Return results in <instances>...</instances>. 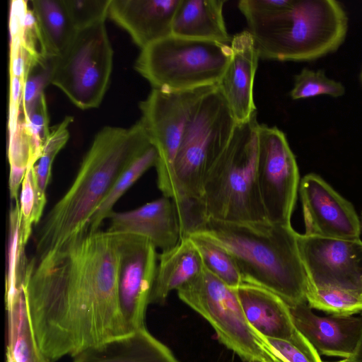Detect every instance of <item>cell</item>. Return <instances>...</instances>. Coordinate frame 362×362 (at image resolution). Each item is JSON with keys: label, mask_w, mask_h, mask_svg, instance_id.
<instances>
[{"label": "cell", "mask_w": 362, "mask_h": 362, "mask_svg": "<svg viewBox=\"0 0 362 362\" xmlns=\"http://www.w3.org/2000/svg\"><path fill=\"white\" fill-rule=\"evenodd\" d=\"M118 259L115 233L99 230L28 262V316L51 361L133 332L119 305Z\"/></svg>", "instance_id": "cell-1"}, {"label": "cell", "mask_w": 362, "mask_h": 362, "mask_svg": "<svg viewBox=\"0 0 362 362\" xmlns=\"http://www.w3.org/2000/svg\"><path fill=\"white\" fill-rule=\"evenodd\" d=\"M151 145L140 119L129 128H103L73 183L42 221L36 236L35 257L88 233L92 216L119 175Z\"/></svg>", "instance_id": "cell-2"}, {"label": "cell", "mask_w": 362, "mask_h": 362, "mask_svg": "<svg viewBox=\"0 0 362 362\" xmlns=\"http://www.w3.org/2000/svg\"><path fill=\"white\" fill-rule=\"evenodd\" d=\"M193 233H203L234 258L243 282L268 289L289 306L307 303L308 278L298 234L291 226L204 219Z\"/></svg>", "instance_id": "cell-3"}, {"label": "cell", "mask_w": 362, "mask_h": 362, "mask_svg": "<svg viewBox=\"0 0 362 362\" xmlns=\"http://www.w3.org/2000/svg\"><path fill=\"white\" fill-rule=\"evenodd\" d=\"M260 59L312 61L335 52L348 29L334 0H289L276 13L247 22Z\"/></svg>", "instance_id": "cell-4"}, {"label": "cell", "mask_w": 362, "mask_h": 362, "mask_svg": "<svg viewBox=\"0 0 362 362\" xmlns=\"http://www.w3.org/2000/svg\"><path fill=\"white\" fill-rule=\"evenodd\" d=\"M257 115L237 123L228 145L206 172L197 202L202 221L269 222L257 180Z\"/></svg>", "instance_id": "cell-5"}, {"label": "cell", "mask_w": 362, "mask_h": 362, "mask_svg": "<svg viewBox=\"0 0 362 362\" xmlns=\"http://www.w3.org/2000/svg\"><path fill=\"white\" fill-rule=\"evenodd\" d=\"M231 57L230 44L171 35L141 49L134 68L153 88L182 91L217 85Z\"/></svg>", "instance_id": "cell-6"}, {"label": "cell", "mask_w": 362, "mask_h": 362, "mask_svg": "<svg viewBox=\"0 0 362 362\" xmlns=\"http://www.w3.org/2000/svg\"><path fill=\"white\" fill-rule=\"evenodd\" d=\"M236 124L217 84L201 100L178 148L175 161L178 193L176 207L199 202L206 172L228 145Z\"/></svg>", "instance_id": "cell-7"}, {"label": "cell", "mask_w": 362, "mask_h": 362, "mask_svg": "<svg viewBox=\"0 0 362 362\" xmlns=\"http://www.w3.org/2000/svg\"><path fill=\"white\" fill-rule=\"evenodd\" d=\"M179 298L204 317L218 340L247 362H287L248 322L235 288L204 267L179 288Z\"/></svg>", "instance_id": "cell-8"}, {"label": "cell", "mask_w": 362, "mask_h": 362, "mask_svg": "<svg viewBox=\"0 0 362 362\" xmlns=\"http://www.w3.org/2000/svg\"><path fill=\"white\" fill-rule=\"evenodd\" d=\"M113 50L105 23L76 30L66 49L52 59L51 84L81 110L97 107L107 89Z\"/></svg>", "instance_id": "cell-9"}, {"label": "cell", "mask_w": 362, "mask_h": 362, "mask_svg": "<svg viewBox=\"0 0 362 362\" xmlns=\"http://www.w3.org/2000/svg\"><path fill=\"white\" fill-rule=\"evenodd\" d=\"M214 86L175 92L153 88L140 103V120L158 153V187L174 202L178 199L175 161L179 146L194 110Z\"/></svg>", "instance_id": "cell-10"}, {"label": "cell", "mask_w": 362, "mask_h": 362, "mask_svg": "<svg viewBox=\"0 0 362 362\" xmlns=\"http://www.w3.org/2000/svg\"><path fill=\"white\" fill-rule=\"evenodd\" d=\"M257 180L267 221L291 226L300 185L299 171L286 135L276 127L259 124Z\"/></svg>", "instance_id": "cell-11"}, {"label": "cell", "mask_w": 362, "mask_h": 362, "mask_svg": "<svg viewBox=\"0 0 362 362\" xmlns=\"http://www.w3.org/2000/svg\"><path fill=\"white\" fill-rule=\"evenodd\" d=\"M300 255L308 283L362 296V240L298 234Z\"/></svg>", "instance_id": "cell-12"}, {"label": "cell", "mask_w": 362, "mask_h": 362, "mask_svg": "<svg viewBox=\"0 0 362 362\" xmlns=\"http://www.w3.org/2000/svg\"><path fill=\"white\" fill-rule=\"evenodd\" d=\"M118 293L122 313L131 329L145 328V316L155 280L158 255L146 238L116 233Z\"/></svg>", "instance_id": "cell-13"}, {"label": "cell", "mask_w": 362, "mask_h": 362, "mask_svg": "<svg viewBox=\"0 0 362 362\" xmlns=\"http://www.w3.org/2000/svg\"><path fill=\"white\" fill-rule=\"evenodd\" d=\"M305 234L322 238L358 240L361 221L353 204L315 173L300 182Z\"/></svg>", "instance_id": "cell-14"}, {"label": "cell", "mask_w": 362, "mask_h": 362, "mask_svg": "<svg viewBox=\"0 0 362 362\" xmlns=\"http://www.w3.org/2000/svg\"><path fill=\"white\" fill-rule=\"evenodd\" d=\"M289 308L296 329L319 354L347 358L354 354L362 336V316H319L307 303Z\"/></svg>", "instance_id": "cell-15"}, {"label": "cell", "mask_w": 362, "mask_h": 362, "mask_svg": "<svg viewBox=\"0 0 362 362\" xmlns=\"http://www.w3.org/2000/svg\"><path fill=\"white\" fill-rule=\"evenodd\" d=\"M109 218V232L144 237L162 252L173 248L180 240L175 204L165 196L133 210L113 212Z\"/></svg>", "instance_id": "cell-16"}, {"label": "cell", "mask_w": 362, "mask_h": 362, "mask_svg": "<svg viewBox=\"0 0 362 362\" xmlns=\"http://www.w3.org/2000/svg\"><path fill=\"white\" fill-rule=\"evenodd\" d=\"M180 3V0H111L108 17L141 49L173 35Z\"/></svg>", "instance_id": "cell-17"}, {"label": "cell", "mask_w": 362, "mask_h": 362, "mask_svg": "<svg viewBox=\"0 0 362 362\" xmlns=\"http://www.w3.org/2000/svg\"><path fill=\"white\" fill-rule=\"evenodd\" d=\"M230 45L232 57L218 86L237 123H241L257 112L253 86L259 57L248 30L232 37Z\"/></svg>", "instance_id": "cell-18"}, {"label": "cell", "mask_w": 362, "mask_h": 362, "mask_svg": "<svg viewBox=\"0 0 362 362\" xmlns=\"http://www.w3.org/2000/svg\"><path fill=\"white\" fill-rule=\"evenodd\" d=\"M250 324L263 337L300 344L306 338L294 325L288 305L261 286L243 283L235 288Z\"/></svg>", "instance_id": "cell-19"}, {"label": "cell", "mask_w": 362, "mask_h": 362, "mask_svg": "<svg viewBox=\"0 0 362 362\" xmlns=\"http://www.w3.org/2000/svg\"><path fill=\"white\" fill-rule=\"evenodd\" d=\"M73 362H179L171 351L146 328L98 346L74 357Z\"/></svg>", "instance_id": "cell-20"}, {"label": "cell", "mask_w": 362, "mask_h": 362, "mask_svg": "<svg viewBox=\"0 0 362 362\" xmlns=\"http://www.w3.org/2000/svg\"><path fill=\"white\" fill-rule=\"evenodd\" d=\"M150 303L163 304L169 293L195 278L204 269L197 248L188 238H181L173 248L158 256Z\"/></svg>", "instance_id": "cell-21"}, {"label": "cell", "mask_w": 362, "mask_h": 362, "mask_svg": "<svg viewBox=\"0 0 362 362\" xmlns=\"http://www.w3.org/2000/svg\"><path fill=\"white\" fill-rule=\"evenodd\" d=\"M225 0H180L173 23V35L230 44L223 18Z\"/></svg>", "instance_id": "cell-22"}, {"label": "cell", "mask_w": 362, "mask_h": 362, "mask_svg": "<svg viewBox=\"0 0 362 362\" xmlns=\"http://www.w3.org/2000/svg\"><path fill=\"white\" fill-rule=\"evenodd\" d=\"M8 315L6 360L10 362H52L41 351L31 329L23 287L6 302Z\"/></svg>", "instance_id": "cell-23"}, {"label": "cell", "mask_w": 362, "mask_h": 362, "mask_svg": "<svg viewBox=\"0 0 362 362\" xmlns=\"http://www.w3.org/2000/svg\"><path fill=\"white\" fill-rule=\"evenodd\" d=\"M32 10L42 35L47 56H59L71 41L76 29L63 0H34Z\"/></svg>", "instance_id": "cell-24"}, {"label": "cell", "mask_w": 362, "mask_h": 362, "mask_svg": "<svg viewBox=\"0 0 362 362\" xmlns=\"http://www.w3.org/2000/svg\"><path fill=\"white\" fill-rule=\"evenodd\" d=\"M73 117L66 116L63 121L50 128L40 158L32 167V175L35 192L33 219L35 224L40 220L47 202L46 190L51 180L54 160L68 141L69 127Z\"/></svg>", "instance_id": "cell-25"}, {"label": "cell", "mask_w": 362, "mask_h": 362, "mask_svg": "<svg viewBox=\"0 0 362 362\" xmlns=\"http://www.w3.org/2000/svg\"><path fill=\"white\" fill-rule=\"evenodd\" d=\"M157 160V151L151 145L122 171L92 216L88 232L99 230L103 221L114 212L113 207L117 201L146 171L156 166Z\"/></svg>", "instance_id": "cell-26"}, {"label": "cell", "mask_w": 362, "mask_h": 362, "mask_svg": "<svg viewBox=\"0 0 362 362\" xmlns=\"http://www.w3.org/2000/svg\"><path fill=\"white\" fill-rule=\"evenodd\" d=\"M21 234V217L19 201L11 204L8 216L7 268L5 301H9L23 286L28 260Z\"/></svg>", "instance_id": "cell-27"}, {"label": "cell", "mask_w": 362, "mask_h": 362, "mask_svg": "<svg viewBox=\"0 0 362 362\" xmlns=\"http://www.w3.org/2000/svg\"><path fill=\"white\" fill-rule=\"evenodd\" d=\"M187 237L199 252L205 269L230 288H236L244 283L234 258L224 247L201 233H192Z\"/></svg>", "instance_id": "cell-28"}, {"label": "cell", "mask_w": 362, "mask_h": 362, "mask_svg": "<svg viewBox=\"0 0 362 362\" xmlns=\"http://www.w3.org/2000/svg\"><path fill=\"white\" fill-rule=\"evenodd\" d=\"M306 300L311 308L327 315L346 316L362 313V296L341 289L317 288L308 283Z\"/></svg>", "instance_id": "cell-29"}, {"label": "cell", "mask_w": 362, "mask_h": 362, "mask_svg": "<svg viewBox=\"0 0 362 362\" xmlns=\"http://www.w3.org/2000/svg\"><path fill=\"white\" fill-rule=\"evenodd\" d=\"M345 88L338 81L327 78L322 70L303 69L295 76L293 87L290 91L293 100L328 95L337 98L344 95Z\"/></svg>", "instance_id": "cell-30"}, {"label": "cell", "mask_w": 362, "mask_h": 362, "mask_svg": "<svg viewBox=\"0 0 362 362\" xmlns=\"http://www.w3.org/2000/svg\"><path fill=\"white\" fill-rule=\"evenodd\" d=\"M76 30L105 23L111 0H63Z\"/></svg>", "instance_id": "cell-31"}, {"label": "cell", "mask_w": 362, "mask_h": 362, "mask_svg": "<svg viewBox=\"0 0 362 362\" xmlns=\"http://www.w3.org/2000/svg\"><path fill=\"white\" fill-rule=\"evenodd\" d=\"M25 124L38 146L42 150L49 136V115L45 93L33 103L21 109Z\"/></svg>", "instance_id": "cell-32"}, {"label": "cell", "mask_w": 362, "mask_h": 362, "mask_svg": "<svg viewBox=\"0 0 362 362\" xmlns=\"http://www.w3.org/2000/svg\"><path fill=\"white\" fill-rule=\"evenodd\" d=\"M29 165L23 182L20 194L19 206L21 217V234L23 243L26 245L35 224L33 219L35 206V192L32 175V167Z\"/></svg>", "instance_id": "cell-33"}, {"label": "cell", "mask_w": 362, "mask_h": 362, "mask_svg": "<svg viewBox=\"0 0 362 362\" xmlns=\"http://www.w3.org/2000/svg\"><path fill=\"white\" fill-rule=\"evenodd\" d=\"M52 59L35 66L27 77L23 90L21 109L33 103L44 93L45 87L51 83Z\"/></svg>", "instance_id": "cell-34"}, {"label": "cell", "mask_w": 362, "mask_h": 362, "mask_svg": "<svg viewBox=\"0 0 362 362\" xmlns=\"http://www.w3.org/2000/svg\"><path fill=\"white\" fill-rule=\"evenodd\" d=\"M267 340L287 362H322L320 354L308 339L301 344H294L284 340Z\"/></svg>", "instance_id": "cell-35"}, {"label": "cell", "mask_w": 362, "mask_h": 362, "mask_svg": "<svg viewBox=\"0 0 362 362\" xmlns=\"http://www.w3.org/2000/svg\"><path fill=\"white\" fill-rule=\"evenodd\" d=\"M362 316V313H361ZM340 362H362V336L358 346L354 354L347 358H344Z\"/></svg>", "instance_id": "cell-36"}, {"label": "cell", "mask_w": 362, "mask_h": 362, "mask_svg": "<svg viewBox=\"0 0 362 362\" xmlns=\"http://www.w3.org/2000/svg\"><path fill=\"white\" fill-rule=\"evenodd\" d=\"M361 81H362V71H361Z\"/></svg>", "instance_id": "cell-37"}, {"label": "cell", "mask_w": 362, "mask_h": 362, "mask_svg": "<svg viewBox=\"0 0 362 362\" xmlns=\"http://www.w3.org/2000/svg\"><path fill=\"white\" fill-rule=\"evenodd\" d=\"M361 228H362V216H361Z\"/></svg>", "instance_id": "cell-38"}, {"label": "cell", "mask_w": 362, "mask_h": 362, "mask_svg": "<svg viewBox=\"0 0 362 362\" xmlns=\"http://www.w3.org/2000/svg\"><path fill=\"white\" fill-rule=\"evenodd\" d=\"M336 362H340V361H336Z\"/></svg>", "instance_id": "cell-39"}]
</instances>
